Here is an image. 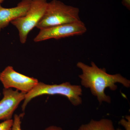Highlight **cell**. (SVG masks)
I'll return each instance as SVG.
<instances>
[{"mask_svg": "<svg viewBox=\"0 0 130 130\" xmlns=\"http://www.w3.org/2000/svg\"><path fill=\"white\" fill-rule=\"evenodd\" d=\"M76 66L82 71L79 77L82 86L89 89L100 104L103 102L110 103L111 102V98L105 93L107 88L116 90L118 88L116 83H120L125 88L130 87L129 80L119 73L108 74L105 68H100L93 61L90 66L81 61L78 62Z\"/></svg>", "mask_w": 130, "mask_h": 130, "instance_id": "cell-1", "label": "cell"}, {"mask_svg": "<svg viewBox=\"0 0 130 130\" xmlns=\"http://www.w3.org/2000/svg\"><path fill=\"white\" fill-rule=\"evenodd\" d=\"M81 86L72 85L68 82L59 84H48L38 82L35 87L25 95L22 109L24 111L26 106L30 101L35 98L44 95H58L65 96L73 106H77L83 102Z\"/></svg>", "mask_w": 130, "mask_h": 130, "instance_id": "cell-2", "label": "cell"}, {"mask_svg": "<svg viewBox=\"0 0 130 130\" xmlns=\"http://www.w3.org/2000/svg\"><path fill=\"white\" fill-rule=\"evenodd\" d=\"M79 12L78 8L58 0H52L48 2L44 15L36 27L41 30L81 21Z\"/></svg>", "mask_w": 130, "mask_h": 130, "instance_id": "cell-3", "label": "cell"}, {"mask_svg": "<svg viewBox=\"0 0 130 130\" xmlns=\"http://www.w3.org/2000/svg\"><path fill=\"white\" fill-rule=\"evenodd\" d=\"M47 0H32L29 9L24 16L12 21L11 23L19 31L20 42H26L28 34L37 25L44 15Z\"/></svg>", "mask_w": 130, "mask_h": 130, "instance_id": "cell-4", "label": "cell"}, {"mask_svg": "<svg viewBox=\"0 0 130 130\" xmlns=\"http://www.w3.org/2000/svg\"><path fill=\"white\" fill-rule=\"evenodd\" d=\"M40 30L34 39V41L36 42L49 39H59L80 36L86 32L87 28L83 22L80 21L44 28Z\"/></svg>", "mask_w": 130, "mask_h": 130, "instance_id": "cell-5", "label": "cell"}, {"mask_svg": "<svg viewBox=\"0 0 130 130\" xmlns=\"http://www.w3.org/2000/svg\"><path fill=\"white\" fill-rule=\"evenodd\" d=\"M0 81L4 88H13L26 94L29 92L39 82L36 78L17 72L8 66L0 73Z\"/></svg>", "mask_w": 130, "mask_h": 130, "instance_id": "cell-6", "label": "cell"}, {"mask_svg": "<svg viewBox=\"0 0 130 130\" xmlns=\"http://www.w3.org/2000/svg\"><path fill=\"white\" fill-rule=\"evenodd\" d=\"M3 97L0 101V120L11 119L14 111L23 101L26 93L11 88L3 89Z\"/></svg>", "mask_w": 130, "mask_h": 130, "instance_id": "cell-7", "label": "cell"}, {"mask_svg": "<svg viewBox=\"0 0 130 130\" xmlns=\"http://www.w3.org/2000/svg\"><path fill=\"white\" fill-rule=\"evenodd\" d=\"M32 0H22L15 7L5 8L0 4V31L12 21L24 16L28 11Z\"/></svg>", "mask_w": 130, "mask_h": 130, "instance_id": "cell-8", "label": "cell"}, {"mask_svg": "<svg viewBox=\"0 0 130 130\" xmlns=\"http://www.w3.org/2000/svg\"><path fill=\"white\" fill-rule=\"evenodd\" d=\"M78 130H116L113 123L108 119L99 120H91L88 123L83 124Z\"/></svg>", "mask_w": 130, "mask_h": 130, "instance_id": "cell-9", "label": "cell"}, {"mask_svg": "<svg viewBox=\"0 0 130 130\" xmlns=\"http://www.w3.org/2000/svg\"><path fill=\"white\" fill-rule=\"evenodd\" d=\"M23 115H14L11 130H23L21 128V118Z\"/></svg>", "mask_w": 130, "mask_h": 130, "instance_id": "cell-10", "label": "cell"}, {"mask_svg": "<svg viewBox=\"0 0 130 130\" xmlns=\"http://www.w3.org/2000/svg\"><path fill=\"white\" fill-rule=\"evenodd\" d=\"M13 120H5L0 123V130H11Z\"/></svg>", "mask_w": 130, "mask_h": 130, "instance_id": "cell-11", "label": "cell"}, {"mask_svg": "<svg viewBox=\"0 0 130 130\" xmlns=\"http://www.w3.org/2000/svg\"><path fill=\"white\" fill-rule=\"evenodd\" d=\"M120 124L124 128L125 130H130V116L127 115L120 120Z\"/></svg>", "mask_w": 130, "mask_h": 130, "instance_id": "cell-12", "label": "cell"}, {"mask_svg": "<svg viewBox=\"0 0 130 130\" xmlns=\"http://www.w3.org/2000/svg\"><path fill=\"white\" fill-rule=\"evenodd\" d=\"M44 130H63L59 126L55 125H51L45 128Z\"/></svg>", "mask_w": 130, "mask_h": 130, "instance_id": "cell-13", "label": "cell"}, {"mask_svg": "<svg viewBox=\"0 0 130 130\" xmlns=\"http://www.w3.org/2000/svg\"><path fill=\"white\" fill-rule=\"evenodd\" d=\"M122 3L123 6L125 7L128 9H130V0H122Z\"/></svg>", "mask_w": 130, "mask_h": 130, "instance_id": "cell-14", "label": "cell"}, {"mask_svg": "<svg viewBox=\"0 0 130 130\" xmlns=\"http://www.w3.org/2000/svg\"><path fill=\"white\" fill-rule=\"evenodd\" d=\"M4 1H5V0H0V4H1V3H2Z\"/></svg>", "mask_w": 130, "mask_h": 130, "instance_id": "cell-15", "label": "cell"}, {"mask_svg": "<svg viewBox=\"0 0 130 130\" xmlns=\"http://www.w3.org/2000/svg\"><path fill=\"white\" fill-rule=\"evenodd\" d=\"M116 130H122L120 128H118V129H116Z\"/></svg>", "mask_w": 130, "mask_h": 130, "instance_id": "cell-16", "label": "cell"}, {"mask_svg": "<svg viewBox=\"0 0 130 130\" xmlns=\"http://www.w3.org/2000/svg\"><path fill=\"white\" fill-rule=\"evenodd\" d=\"M0 95H1V93H0Z\"/></svg>", "mask_w": 130, "mask_h": 130, "instance_id": "cell-17", "label": "cell"}]
</instances>
